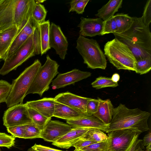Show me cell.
I'll list each match as a JSON object with an SVG mask.
<instances>
[{
  "label": "cell",
  "mask_w": 151,
  "mask_h": 151,
  "mask_svg": "<svg viewBox=\"0 0 151 151\" xmlns=\"http://www.w3.org/2000/svg\"><path fill=\"white\" fill-rule=\"evenodd\" d=\"M130 27L121 33H114L115 38L127 45L136 60L151 56V33L143 23L142 17H133Z\"/></svg>",
  "instance_id": "6da1fadb"
},
{
  "label": "cell",
  "mask_w": 151,
  "mask_h": 151,
  "mask_svg": "<svg viewBox=\"0 0 151 151\" xmlns=\"http://www.w3.org/2000/svg\"><path fill=\"white\" fill-rule=\"evenodd\" d=\"M150 114L138 108L129 109L122 104L114 108L112 119L106 132L129 129L141 132L149 129L147 121Z\"/></svg>",
  "instance_id": "7a4b0ae2"
},
{
  "label": "cell",
  "mask_w": 151,
  "mask_h": 151,
  "mask_svg": "<svg viewBox=\"0 0 151 151\" xmlns=\"http://www.w3.org/2000/svg\"><path fill=\"white\" fill-rule=\"evenodd\" d=\"M41 66L40 60H36L13 81L10 93L5 102L7 107L22 103L27 91Z\"/></svg>",
  "instance_id": "3957f363"
},
{
  "label": "cell",
  "mask_w": 151,
  "mask_h": 151,
  "mask_svg": "<svg viewBox=\"0 0 151 151\" xmlns=\"http://www.w3.org/2000/svg\"><path fill=\"white\" fill-rule=\"evenodd\" d=\"M104 54L117 69L135 70L136 60L128 46L116 38L104 46Z\"/></svg>",
  "instance_id": "277c9868"
},
{
  "label": "cell",
  "mask_w": 151,
  "mask_h": 151,
  "mask_svg": "<svg viewBox=\"0 0 151 151\" xmlns=\"http://www.w3.org/2000/svg\"><path fill=\"white\" fill-rule=\"evenodd\" d=\"M76 48L88 68L104 70L107 66L106 57L96 40L79 35Z\"/></svg>",
  "instance_id": "5b68a950"
},
{
  "label": "cell",
  "mask_w": 151,
  "mask_h": 151,
  "mask_svg": "<svg viewBox=\"0 0 151 151\" xmlns=\"http://www.w3.org/2000/svg\"><path fill=\"white\" fill-rule=\"evenodd\" d=\"M59 65L51 59L48 55L44 64L41 66L37 73L26 96L29 94H37L41 97L49 89L50 85L59 72Z\"/></svg>",
  "instance_id": "8992f818"
},
{
  "label": "cell",
  "mask_w": 151,
  "mask_h": 151,
  "mask_svg": "<svg viewBox=\"0 0 151 151\" xmlns=\"http://www.w3.org/2000/svg\"><path fill=\"white\" fill-rule=\"evenodd\" d=\"M35 55L32 35L20 48L4 60V63L0 69V75H5L16 70L18 66Z\"/></svg>",
  "instance_id": "52a82bcc"
},
{
  "label": "cell",
  "mask_w": 151,
  "mask_h": 151,
  "mask_svg": "<svg viewBox=\"0 0 151 151\" xmlns=\"http://www.w3.org/2000/svg\"><path fill=\"white\" fill-rule=\"evenodd\" d=\"M3 125L6 128L24 125L32 122L25 104L20 103L9 108L3 117Z\"/></svg>",
  "instance_id": "ba28073f"
},
{
  "label": "cell",
  "mask_w": 151,
  "mask_h": 151,
  "mask_svg": "<svg viewBox=\"0 0 151 151\" xmlns=\"http://www.w3.org/2000/svg\"><path fill=\"white\" fill-rule=\"evenodd\" d=\"M107 133L111 139L110 149L113 151H126L137 134L141 133L125 129L113 130Z\"/></svg>",
  "instance_id": "9c48e42d"
},
{
  "label": "cell",
  "mask_w": 151,
  "mask_h": 151,
  "mask_svg": "<svg viewBox=\"0 0 151 151\" xmlns=\"http://www.w3.org/2000/svg\"><path fill=\"white\" fill-rule=\"evenodd\" d=\"M49 45L62 60H64L67 54L68 43L60 27L54 23L50 24Z\"/></svg>",
  "instance_id": "30bf717a"
},
{
  "label": "cell",
  "mask_w": 151,
  "mask_h": 151,
  "mask_svg": "<svg viewBox=\"0 0 151 151\" xmlns=\"http://www.w3.org/2000/svg\"><path fill=\"white\" fill-rule=\"evenodd\" d=\"M72 128L68 124L51 120L42 131L40 138L45 141L53 142L65 134Z\"/></svg>",
  "instance_id": "8fae6325"
},
{
  "label": "cell",
  "mask_w": 151,
  "mask_h": 151,
  "mask_svg": "<svg viewBox=\"0 0 151 151\" xmlns=\"http://www.w3.org/2000/svg\"><path fill=\"white\" fill-rule=\"evenodd\" d=\"M91 73L75 69L67 72L59 74L52 80L51 85L53 90L62 88L90 77Z\"/></svg>",
  "instance_id": "7c38bea8"
},
{
  "label": "cell",
  "mask_w": 151,
  "mask_h": 151,
  "mask_svg": "<svg viewBox=\"0 0 151 151\" xmlns=\"http://www.w3.org/2000/svg\"><path fill=\"white\" fill-rule=\"evenodd\" d=\"M91 99L81 96L68 92L60 93L54 98L55 101L85 114H86L87 104Z\"/></svg>",
  "instance_id": "4fadbf2b"
},
{
  "label": "cell",
  "mask_w": 151,
  "mask_h": 151,
  "mask_svg": "<svg viewBox=\"0 0 151 151\" xmlns=\"http://www.w3.org/2000/svg\"><path fill=\"white\" fill-rule=\"evenodd\" d=\"M78 27L80 30V35L83 37H93L101 35L102 32L104 21L101 19L86 18L81 17Z\"/></svg>",
  "instance_id": "5bb4252c"
},
{
  "label": "cell",
  "mask_w": 151,
  "mask_h": 151,
  "mask_svg": "<svg viewBox=\"0 0 151 151\" xmlns=\"http://www.w3.org/2000/svg\"><path fill=\"white\" fill-rule=\"evenodd\" d=\"M16 0H4L0 4V33L14 25V9Z\"/></svg>",
  "instance_id": "9a60e30c"
},
{
  "label": "cell",
  "mask_w": 151,
  "mask_h": 151,
  "mask_svg": "<svg viewBox=\"0 0 151 151\" xmlns=\"http://www.w3.org/2000/svg\"><path fill=\"white\" fill-rule=\"evenodd\" d=\"M90 128L83 127L72 128L71 130L52 144L61 148L68 149L73 147Z\"/></svg>",
  "instance_id": "2e32d148"
},
{
  "label": "cell",
  "mask_w": 151,
  "mask_h": 151,
  "mask_svg": "<svg viewBox=\"0 0 151 151\" xmlns=\"http://www.w3.org/2000/svg\"><path fill=\"white\" fill-rule=\"evenodd\" d=\"M66 121L72 128L95 129L106 132L108 129L109 125L104 124L93 115H87L77 119L66 120Z\"/></svg>",
  "instance_id": "e0dca14e"
},
{
  "label": "cell",
  "mask_w": 151,
  "mask_h": 151,
  "mask_svg": "<svg viewBox=\"0 0 151 151\" xmlns=\"http://www.w3.org/2000/svg\"><path fill=\"white\" fill-rule=\"evenodd\" d=\"M55 102L54 98H44L27 101L25 104L28 108L32 109L45 116L51 118L54 111Z\"/></svg>",
  "instance_id": "ac0fdd59"
},
{
  "label": "cell",
  "mask_w": 151,
  "mask_h": 151,
  "mask_svg": "<svg viewBox=\"0 0 151 151\" xmlns=\"http://www.w3.org/2000/svg\"><path fill=\"white\" fill-rule=\"evenodd\" d=\"M19 32L15 25L0 33V58L4 60L14 39Z\"/></svg>",
  "instance_id": "d6986e66"
},
{
  "label": "cell",
  "mask_w": 151,
  "mask_h": 151,
  "mask_svg": "<svg viewBox=\"0 0 151 151\" xmlns=\"http://www.w3.org/2000/svg\"><path fill=\"white\" fill-rule=\"evenodd\" d=\"M87 115L88 114L70 106L55 102L53 116L66 120L80 119Z\"/></svg>",
  "instance_id": "ffe728a7"
},
{
  "label": "cell",
  "mask_w": 151,
  "mask_h": 151,
  "mask_svg": "<svg viewBox=\"0 0 151 151\" xmlns=\"http://www.w3.org/2000/svg\"><path fill=\"white\" fill-rule=\"evenodd\" d=\"M97 99L99 105L97 112L93 115L104 124L109 125L112 117L113 106L109 99L103 100L99 97Z\"/></svg>",
  "instance_id": "44dd1931"
},
{
  "label": "cell",
  "mask_w": 151,
  "mask_h": 151,
  "mask_svg": "<svg viewBox=\"0 0 151 151\" xmlns=\"http://www.w3.org/2000/svg\"><path fill=\"white\" fill-rule=\"evenodd\" d=\"M122 0H110L98 11L95 15L102 19L106 21L114 15L119 9L122 7Z\"/></svg>",
  "instance_id": "7402d4cb"
},
{
  "label": "cell",
  "mask_w": 151,
  "mask_h": 151,
  "mask_svg": "<svg viewBox=\"0 0 151 151\" xmlns=\"http://www.w3.org/2000/svg\"><path fill=\"white\" fill-rule=\"evenodd\" d=\"M50 24L48 20L39 25L41 55L45 54L51 48L49 45Z\"/></svg>",
  "instance_id": "603a6c76"
},
{
  "label": "cell",
  "mask_w": 151,
  "mask_h": 151,
  "mask_svg": "<svg viewBox=\"0 0 151 151\" xmlns=\"http://www.w3.org/2000/svg\"><path fill=\"white\" fill-rule=\"evenodd\" d=\"M30 0H16L14 9V24L18 28L27 11Z\"/></svg>",
  "instance_id": "cb8c5ba5"
},
{
  "label": "cell",
  "mask_w": 151,
  "mask_h": 151,
  "mask_svg": "<svg viewBox=\"0 0 151 151\" xmlns=\"http://www.w3.org/2000/svg\"><path fill=\"white\" fill-rule=\"evenodd\" d=\"M114 16L116 25L115 33H121L126 31L130 27L133 22V17L127 14L119 13Z\"/></svg>",
  "instance_id": "d4e9b609"
},
{
  "label": "cell",
  "mask_w": 151,
  "mask_h": 151,
  "mask_svg": "<svg viewBox=\"0 0 151 151\" xmlns=\"http://www.w3.org/2000/svg\"><path fill=\"white\" fill-rule=\"evenodd\" d=\"M47 13L43 5L35 3L32 14V21L34 28L38 27L39 24L45 21Z\"/></svg>",
  "instance_id": "484cf974"
},
{
  "label": "cell",
  "mask_w": 151,
  "mask_h": 151,
  "mask_svg": "<svg viewBox=\"0 0 151 151\" xmlns=\"http://www.w3.org/2000/svg\"><path fill=\"white\" fill-rule=\"evenodd\" d=\"M28 111L32 122L42 131L51 120L32 109L28 108Z\"/></svg>",
  "instance_id": "4316f807"
},
{
  "label": "cell",
  "mask_w": 151,
  "mask_h": 151,
  "mask_svg": "<svg viewBox=\"0 0 151 151\" xmlns=\"http://www.w3.org/2000/svg\"><path fill=\"white\" fill-rule=\"evenodd\" d=\"M108 138V136L101 130L90 128L80 139L93 140L99 142L106 141Z\"/></svg>",
  "instance_id": "83f0119b"
},
{
  "label": "cell",
  "mask_w": 151,
  "mask_h": 151,
  "mask_svg": "<svg viewBox=\"0 0 151 151\" xmlns=\"http://www.w3.org/2000/svg\"><path fill=\"white\" fill-rule=\"evenodd\" d=\"M29 37L22 31L19 29L18 33L12 42L6 58L20 48Z\"/></svg>",
  "instance_id": "f1b7e54d"
},
{
  "label": "cell",
  "mask_w": 151,
  "mask_h": 151,
  "mask_svg": "<svg viewBox=\"0 0 151 151\" xmlns=\"http://www.w3.org/2000/svg\"><path fill=\"white\" fill-rule=\"evenodd\" d=\"M151 69V56L136 60L135 64L136 73L142 75L149 72Z\"/></svg>",
  "instance_id": "f546056e"
},
{
  "label": "cell",
  "mask_w": 151,
  "mask_h": 151,
  "mask_svg": "<svg viewBox=\"0 0 151 151\" xmlns=\"http://www.w3.org/2000/svg\"><path fill=\"white\" fill-rule=\"evenodd\" d=\"M91 85L93 87L97 89L107 87L114 88L119 85L118 82H114L111 78L103 76L97 78Z\"/></svg>",
  "instance_id": "4dcf8cb0"
},
{
  "label": "cell",
  "mask_w": 151,
  "mask_h": 151,
  "mask_svg": "<svg viewBox=\"0 0 151 151\" xmlns=\"http://www.w3.org/2000/svg\"><path fill=\"white\" fill-rule=\"evenodd\" d=\"M24 139L40 138L42 130L33 123L24 125Z\"/></svg>",
  "instance_id": "1f68e13d"
},
{
  "label": "cell",
  "mask_w": 151,
  "mask_h": 151,
  "mask_svg": "<svg viewBox=\"0 0 151 151\" xmlns=\"http://www.w3.org/2000/svg\"><path fill=\"white\" fill-rule=\"evenodd\" d=\"M108 137L106 141L91 144L81 149L86 151H108L111 145V138Z\"/></svg>",
  "instance_id": "d6a6232c"
},
{
  "label": "cell",
  "mask_w": 151,
  "mask_h": 151,
  "mask_svg": "<svg viewBox=\"0 0 151 151\" xmlns=\"http://www.w3.org/2000/svg\"><path fill=\"white\" fill-rule=\"evenodd\" d=\"M89 0H73L70 2L69 12H75L78 14H82Z\"/></svg>",
  "instance_id": "836d02e7"
},
{
  "label": "cell",
  "mask_w": 151,
  "mask_h": 151,
  "mask_svg": "<svg viewBox=\"0 0 151 151\" xmlns=\"http://www.w3.org/2000/svg\"><path fill=\"white\" fill-rule=\"evenodd\" d=\"M11 86L7 81L0 80V104L6 102L10 91Z\"/></svg>",
  "instance_id": "e575fe53"
},
{
  "label": "cell",
  "mask_w": 151,
  "mask_h": 151,
  "mask_svg": "<svg viewBox=\"0 0 151 151\" xmlns=\"http://www.w3.org/2000/svg\"><path fill=\"white\" fill-rule=\"evenodd\" d=\"M116 30V25L114 17H112L108 20L104 21L103 29L101 35L111 33H114Z\"/></svg>",
  "instance_id": "d590c367"
},
{
  "label": "cell",
  "mask_w": 151,
  "mask_h": 151,
  "mask_svg": "<svg viewBox=\"0 0 151 151\" xmlns=\"http://www.w3.org/2000/svg\"><path fill=\"white\" fill-rule=\"evenodd\" d=\"M15 140V137L0 132V147H5L9 149L14 145Z\"/></svg>",
  "instance_id": "8d00e7d4"
},
{
  "label": "cell",
  "mask_w": 151,
  "mask_h": 151,
  "mask_svg": "<svg viewBox=\"0 0 151 151\" xmlns=\"http://www.w3.org/2000/svg\"><path fill=\"white\" fill-rule=\"evenodd\" d=\"M142 18L144 24L146 27H149L151 22V0L147 1Z\"/></svg>",
  "instance_id": "74e56055"
},
{
  "label": "cell",
  "mask_w": 151,
  "mask_h": 151,
  "mask_svg": "<svg viewBox=\"0 0 151 151\" xmlns=\"http://www.w3.org/2000/svg\"><path fill=\"white\" fill-rule=\"evenodd\" d=\"M8 132L14 137L23 138L24 135V125H19L7 128Z\"/></svg>",
  "instance_id": "f35d334b"
},
{
  "label": "cell",
  "mask_w": 151,
  "mask_h": 151,
  "mask_svg": "<svg viewBox=\"0 0 151 151\" xmlns=\"http://www.w3.org/2000/svg\"><path fill=\"white\" fill-rule=\"evenodd\" d=\"M99 101L98 99L91 98L87 103L86 106V114L93 115L98 110Z\"/></svg>",
  "instance_id": "ab89813d"
},
{
  "label": "cell",
  "mask_w": 151,
  "mask_h": 151,
  "mask_svg": "<svg viewBox=\"0 0 151 151\" xmlns=\"http://www.w3.org/2000/svg\"><path fill=\"white\" fill-rule=\"evenodd\" d=\"M34 45L35 49V55L40 54V31L39 26L35 28L32 35Z\"/></svg>",
  "instance_id": "60d3db41"
},
{
  "label": "cell",
  "mask_w": 151,
  "mask_h": 151,
  "mask_svg": "<svg viewBox=\"0 0 151 151\" xmlns=\"http://www.w3.org/2000/svg\"><path fill=\"white\" fill-rule=\"evenodd\" d=\"M96 143L97 142L94 141L80 139L74 144L73 147H75V149H81L91 144Z\"/></svg>",
  "instance_id": "b9f144b4"
},
{
  "label": "cell",
  "mask_w": 151,
  "mask_h": 151,
  "mask_svg": "<svg viewBox=\"0 0 151 151\" xmlns=\"http://www.w3.org/2000/svg\"><path fill=\"white\" fill-rule=\"evenodd\" d=\"M140 133H138L136 135L131 145L126 151H134L136 148L140 145L142 140L138 139Z\"/></svg>",
  "instance_id": "7bdbcfd3"
},
{
  "label": "cell",
  "mask_w": 151,
  "mask_h": 151,
  "mask_svg": "<svg viewBox=\"0 0 151 151\" xmlns=\"http://www.w3.org/2000/svg\"><path fill=\"white\" fill-rule=\"evenodd\" d=\"M31 147L38 151H63L36 144Z\"/></svg>",
  "instance_id": "ee69618b"
},
{
  "label": "cell",
  "mask_w": 151,
  "mask_h": 151,
  "mask_svg": "<svg viewBox=\"0 0 151 151\" xmlns=\"http://www.w3.org/2000/svg\"><path fill=\"white\" fill-rule=\"evenodd\" d=\"M142 141L144 146H147L151 144V133L150 132L144 137Z\"/></svg>",
  "instance_id": "f6af8a7d"
},
{
  "label": "cell",
  "mask_w": 151,
  "mask_h": 151,
  "mask_svg": "<svg viewBox=\"0 0 151 151\" xmlns=\"http://www.w3.org/2000/svg\"><path fill=\"white\" fill-rule=\"evenodd\" d=\"M113 81L115 82H118L120 79V76L117 73L114 74L111 78Z\"/></svg>",
  "instance_id": "bcb514c9"
},
{
  "label": "cell",
  "mask_w": 151,
  "mask_h": 151,
  "mask_svg": "<svg viewBox=\"0 0 151 151\" xmlns=\"http://www.w3.org/2000/svg\"><path fill=\"white\" fill-rule=\"evenodd\" d=\"M134 151H145L144 150H143L140 146V145L139 146L135 149Z\"/></svg>",
  "instance_id": "7dc6e473"
},
{
  "label": "cell",
  "mask_w": 151,
  "mask_h": 151,
  "mask_svg": "<svg viewBox=\"0 0 151 151\" xmlns=\"http://www.w3.org/2000/svg\"><path fill=\"white\" fill-rule=\"evenodd\" d=\"M146 149L145 151H151V144L147 146Z\"/></svg>",
  "instance_id": "c3c4849f"
},
{
  "label": "cell",
  "mask_w": 151,
  "mask_h": 151,
  "mask_svg": "<svg viewBox=\"0 0 151 151\" xmlns=\"http://www.w3.org/2000/svg\"><path fill=\"white\" fill-rule=\"evenodd\" d=\"M27 151H38L35 150L34 149L32 148V147H31V148H29L27 150Z\"/></svg>",
  "instance_id": "681fc988"
},
{
  "label": "cell",
  "mask_w": 151,
  "mask_h": 151,
  "mask_svg": "<svg viewBox=\"0 0 151 151\" xmlns=\"http://www.w3.org/2000/svg\"><path fill=\"white\" fill-rule=\"evenodd\" d=\"M74 151H86L82 149H75Z\"/></svg>",
  "instance_id": "f907efd6"
},
{
  "label": "cell",
  "mask_w": 151,
  "mask_h": 151,
  "mask_svg": "<svg viewBox=\"0 0 151 151\" xmlns=\"http://www.w3.org/2000/svg\"><path fill=\"white\" fill-rule=\"evenodd\" d=\"M4 0H0V4H1Z\"/></svg>",
  "instance_id": "816d5d0a"
},
{
  "label": "cell",
  "mask_w": 151,
  "mask_h": 151,
  "mask_svg": "<svg viewBox=\"0 0 151 151\" xmlns=\"http://www.w3.org/2000/svg\"><path fill=\"white\" fill-rule=\"evenodd\" d=\"M108 151H113L112 150H111V149H109Z\"/></svg>",
  "instance_id": "f5cc1de1"
},
{
  "label": "cell",
  "mask_w": 151,
  "mask_h": 151,
  "mask_svg": "<svg viewBox=\"0 0 151 151\" xmlns=\"http://www.w3.org/2000/svg\"><path fill=\"white\" fill-rule=\"evenodd\" d=\"M0 60H1V59H0Z\"/></svg>",
  "instance_id": "db71d44e"
}]
</instances>
